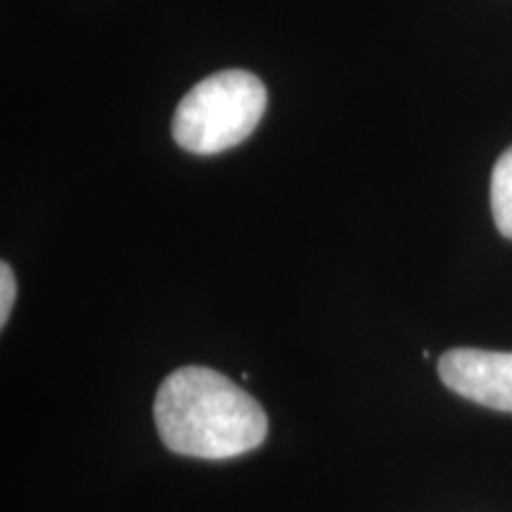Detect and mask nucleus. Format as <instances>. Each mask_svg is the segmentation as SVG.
<instances>
[{
    "mask_svg": "<svg viewBox=\"0 0 512 512\" xmlns=\"http://www.w3.org/2000/svg\"><path fill=\"white\" fill-rule=\"evenodd\" d=\"M439 375L448 389L465 399L512 413V354L451 349L441 356Z\"/></svg>",
    "mask_w": 512,
    "mask_h": 512,
    "instance_id": "3",
    "label": "nucleus"
},
{
    "mask_svg": "<svg viewBox=\"0 0 512 512\" xmlns=\"http://www.w3.org/2000/svg\"><path fill=\"white\" fill-rule=\"evenodd\" d=\"M491 214L501 235L512 240V147L498 157L491 174Z\"/></svg>",
    "mask_w": 512,
    "mask_h": 512,
    "instance_id": "4",
    "label": "nucleus"
},
{
    "mask_svg": "<svg viewBox=\"0 0 512 512\" xmlns=\"http://www.w3.org/2000/svg\"><path fill=\"white\" fill-rule=\"evenodd\" d=\"M259 76L228 69L197 83L174 114V140L192 155H219L252 136L266 112Z\"/></svg>",
    "mask_w": 512,
    "mask_h": 512,
    "instance_id": "2",
    "label": "nucleus"
},
{
    "mask_svg": "<svg viewBox=\"0 0 512 512\" xmlns=\"http://www.w3.org/2000/svg\"><path fill=\"white\" fill-rule=\"evenodd\" d=\"M17 297V283H15V273H12L10 264H0V328H5L8 323L12 304H15Z\"/></svg>",
    "mask_w": 512,
    "mask_h": 512,
    "instance_id": "5",
    "label": "nucleus"
},
{
    "mask_svg": "<svg viewBox=\"0 0 512 512\" xmlns=\"http://www.w3.org/2000/svg\"><path fill=\"white\" fill-rule=\"evenodd\" d=\"M155 422L169 451L204 460L254 451L268 432L261 403L226 375L202 366L166 377L155 399Z\"/></svg>",
    "mask_w": 512,
    "mask_h": 512,
    "instance_id": "1",
    "label": "nucleus"
}]
</instances>
